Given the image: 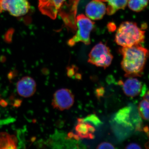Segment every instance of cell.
Instances as JSON below:
<instances>
[{
	"label": "cell",
	"mask_w": 149,
	"mask_h": 149,
	"mask_svg": "<svg viewBox=\"0 0 149 149\" xmlns=\"http://www.w3.org/2000/svg\"><path fill=\"white\" fill-rule=\"evenodd\" d=\"M120 52L123 56L121 67L125 77H141L148 56V49L139 45L122 47Z\"/></svg>",
	"instance_id": "1"
},
{
	"label": "cell",
	"mask_w": 149,
	"mask_h": 149,
	"mask_svg": "<svg viewBox=\"0 0 149 149\" xmlns=\"http://www.w3.org/2000/svg\"><path fill=\"white\" fill-rule=\"evenodd\" d=\"M145 31L138 27L136 23L125 22L120 24L116 32V42L122 47H129L141 45L143 42Z\"/></svg>",
	"instance_id": "2"
},
{
	"label": "cell",
	"mask_w": 149,
	"mask_h": 149,
	"mask_svg": "<svg viewBox=\"0 0 149 149\" xmlns=\"http://www.w3.org/2000/svg\"><path fill=\"white\" fill-rule=\"evenodd\" d=\"M76 22L78 28L77 32L68 40V45L72 47L79 42H82L86 45H90V34L94 27V22L83 14L79 15L77 17Z\"/></svg>",
	"instance_id": "3"
},
{
	"label": "cell",
	"mask_w": 149,
	"mask_h": 149,
	"mask_svg": "<svg viewBox=\"0 0 149 149\" xmlns=\"http://www.w3.org/2000/svg\"><path fill=\"white\" fill-rule=\"evenodd\" d=\"M113 56L109 48L102 43L97 44L91 50L88 62L97 67H108L111 64Z\"/></svg>",
	"instance_id": "4"
},
{
	"label": "cell",
	"mask_w": 149,
	"mask_h": 149,
	"mask_svg": "<svg viewBox=\"0 0 149 149\" xmlns=\"http://www.w3.org/2000/svg\"><path fill=\"white\" fill-rule=\"evenodd\" d=\"M30 8L27 0H0V13L8 11L14 16H22Z\"/></svg>",
	"instance_id": "5"
},
{
	"label": "cell",
	"mask_w": 149,
	"mask_h": 149,
	"mask_svg": "<svg viewBox=\"0 0 149 149\" xmlns=\"http://www.w3.org/2000/svg\"><path fill=\"white\" fill-rule=\"evenodd\" d=\"M74 95L70 90L62 88L54 93L52 105L54 109L60 111L69 109L74 103Z\"/></svg>",
	"instance_id": "6"
},
{
	"label": "cell",
	"mask_w": 149,
	"mask_h": 149,
	"mask_svg": "<svg viewBox=\"0 0 149 149\" xmlns=\"http://www.w3.org/2000/svg\"><path fill=\"white\" fill-rule=\"evenodd\" d=\"M65 0H39V8L44 15L55 19Z\"/></svg>",
	"instance_id": "7"
},
{
	"label": "cell",
	"mask_w": 149,
	"mask_h": 149,
	"mask_svg": "<svg viewBox=\"0 0 149 149\" xmlns=\"http://www.w3.org/2000/svg\"><path fill=\"white\" fill-rule=\"evenodd\" d=\"M16 88L19 95L24 98L30 97L35 94L37 84L32 77L25 76L17 82Z\"/></svg>",
	"instance_id": "8"
},
{
	"label": "cell",
	"mask_w": 149,
	"mask_h": 149,
	"mask_svg": "<svg viewBox=\"0 0 149 149\" xmlns=\"http://www.w3.org/2000/svg\"><path fill=\"white\" fill-rule=\"evenodd\" d=\"M107 7L103 2L93 0L86 6L85 13L88 18L92 20H99L106 13Z\"/></svg>",
	"instance_id": "9"
},
{
	"label": "cell",
	"mask_w": 149,
	"mask_h": 149,
	"mask_svg": "<svg viewBox=\"0 0 149 149\" xmlns=\"http://www.w3.org/2000/svg\"><path fill=\"white\" fill-rule=\"evenodd\" d=\"M122 85L123 92L128 97H136L142 91V83L136 78L129 77Z\"/></svg>",
	"instance_id": "10"
},
{
	"label": "cell",
	"mask_w": 149,
	"mask_h": 149,
	"mask_svg": "<svg viewBox=\"0 0 149 149\" xmlns=\"http://www.w3.org/2000/svg\"><path fill=\"white\" fill-rule=\"evenodd\" d=\"M77 124L75 127V130L77 136L80 139H93L95 129L91 124L83 121L82 118H78Z\"/></svg>",
	"instance_id": "11"
},
{
	"label": "cell",
	"mask_w": 149,
	"mask_h": 149,
	"mask_svg": "<svg viewBox=\"0 0 149 149\" xmlns=\"http://www.w3.org/2000/svg\"><path fill=\"white\" fill-rule=\"evenodd\" d=\"M16 136L6 132L0 133V149H13L17 148Z\"/></svg>",
	"instance_id": "12"
},
{
	"label": "cell",
	"mask_w": 149,
	"mask_h": 149,
	"mask_svg": "<svg viewBox=\"0 0 149 149\" xmlns=\"http://www.w3.org/2000/svg\"><path fill=\"white\" fill-rule=\"evenodd\" d=\"M108 3L106 13L109 15L115 13L117 10L124 9L127 5L128 0H98Z\"/></svg>",
	"instance_id": "13"
},
{
	"label": "cell",
	"mask_w": 149,
	"mask_h": 149,
	"mask_svg": "<svg viewBox=\"0 0 149 149\" xmlns=\"http://www.w3.org/2000/svg\"><path fill=\"white\" fill-rule=\"evenodd\" d=\"M130 111L131 108L130 107H125L120 109L116 115L115 120L120 124L129 125L128 121L130 117Z\"/></svg>",
	"instance_id": "14"
},
{
	"label": "cell",
	"mask_w": 149,
	"mask_h": 149,
	"mask_svg": "<svg viewBox=\"0 0 149 149\" xmlns=\"http://www.w3.org/2000/svg\"><path fill=\"white\" fill-rule=\"evenodd\" d=\"M148 0H128V7L135 12H140L146 7Z\"/></svg>",
	"instance_id": "15"
},
{
	"label": "cell",
	"mask_w": 149,
	"mask_h": 149,
	"mask_svg": "<svg viewBox=\"0 0 149 149\" xmlns=\"http://www.w3.org/2000/svg\"><path fill=\"white\" fill-rule=\"evenodd\" d=\"M149 102L145 100L141 101L138 107L140 116L144 120H149Z\"/></svg>",
	"instance_id": "16"
},
{
	"label": "cell",
	"mask_w": 149,
	"mask_h": 149,
	"mask_svg": "<svg viewBox=\"0 0 149 149\" xmlns=\"http://www.w3.org/2000/svg\"><path fill=\"white\" fill-rule=\"evenodd\" d=\"M83 120L85 122L88 121V122H91L96 125H98L102 123L98 118L95 114L90 115L85 119H83Z\"/></svg>",
	"instance_id": "17"
},
{
	"label": "cell",
	"mask_w": 149,
	"mask_h": 149,
	"mask_svg": "<svg viewBox=\"0 0 149 149\" xmlns=\"http://www.w3.org/2000/svg\"><path fill=\"white\" fill-rule=\"evenodd\" d=\"M115 147L112 145L111 144L108 142H104L100 144V145L97 147V149H115Z\"/></svg>",
	"instance_id": "18"
},
{
	"label": "cell",
	"mask_w": 149,
	"mask_h": 149,
	"mask_svg": "<svg viewBox=\"0 0 149 149\" xmlns=\"http://www.w3.org/2000/svg\"><path fill=\"white\" fill-rule=\"evenodd\" d=\"M78 70V69L76 66H72L69 67L67 68V75L68 77H72V76L77 73L76 72Z\"/></svg>",
	"instance_id": "19"
},
{
	"label": "cell",
	"mask_w": 149,
	"mask_h": 149,
	"mask_svg": "<svg viewBox=\"0 0 149 149\" xmlns=\"http://www.w3.org/2000/svg\"><path fill=\"white\" fill-rule=\"evenodd\" d=\"M104 94V89L103 87H100L96 90V95L98 99L103 96Z\"/></svg>",
	"instance_id": "20"
},
{
	"label": "cell",
	"mask_w": 149,
	"mask_h": 149,
	"mask_svg": "<svg viewBox=\"0 0 149 149\" xmlns=\"http://www.w3.org/2000/svg\"><path fill=\"white\" fill-rule=\"evenodd\" d=\"M127 149H141V148L139 145L136 143H132L128 145L127 147L125 148Z\"/></svg>",
	"instance_id": "21"
},
{
	"label": "cell",
	"mask_w": 149,
	"mask_h": 149,
	"mask_svg": "<svg viewBox=\"0 0 149 149\" xmlns=\"http://www.w3.org/2000/svg\"><path fill=\"white\" fill-rule=\"evenodd\" d=\"M149 91H148L146 93H145V95L143 96L144 100H146L149 102Z\"/></svg>",
	"instance_id": "22"
},
{
	"label": "cell",
	"mask_w": 149,
	"mask_h": 149,
	"mask_svg": "<svg viewBox=\"0 0 149 149\" xmlns=\"http://www.w3.org/2000/svg\"><path fill=\"white\" fill-rule=\"evenodd\" d=\"M75 78L77 80H81L82 79V75L79 73H76L75 75Z\"/></svg>",
	"instance_id": "23"
},
{
	"label": "cell",
	"mask_w": 149,
	"mask_h": 149,
	"mask_svg": "<svg viewBox=\"0 0 149 149\" xmlns=\"http://www.w3.org/2000/svg\"><path fill=\"white\" fill-rule=\"evenodd\" d=\"M143 130L146 133H148V126H146V127H144Z\"/></svg>",
	"instance_id": "24"
}]
</instances>
